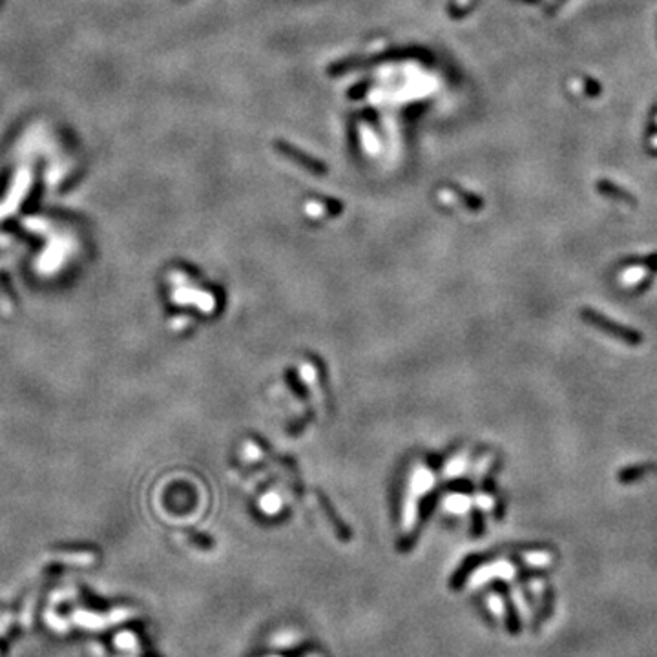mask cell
<instances>
[{
    "mask_svg": "<svg viewBox=\"0 0 657 657\" xmlns=\"http://www.w3.org/2000/svg\"><path fill=\"white\" fill-rule=\"evenodd\" d=\"M579 316H581V320L584 321L586 325L593 327V329H597V331L604 332V334H608L610 338H615V340L622 341V343H627V345L630 347H638L645 341V336H642L641 331H638V329H633V327L630 325H622V323L612 320V318H608L606 314L595 311L592 307H582Z\"/></svg>",
    "mask_w": 657,
    "mask_h": 657,
    "instance_id": "obj_1",
    "label": "cell"
},
{
    "mask_svg": "<svg viewBox=\"0 0 657 657\" xmlns=\"http://www.w3.org/2000/svg\"><path fill=\"white\" fill-rule=\"evenodd\" d=\"M657 473V464L656 462H641V464H632V466H624L622 469H619L618 473V482L622 484V486H628V484H636L641 478L650 477V475H656Z\"/></svg>",
    "mask_w": 657,
    "mask_h": 657,
    "instance_id": "obj_2",
    "label": "cell"
},
{
    "mask_svg": "<svg viewBox=\"0 0 657 657\" xmlns=\"http://www.w3.org/2000/svg\"><path fill=\"white\" fill-rule=\"evenodd\" d=\"M597 190L601 192L602 196L610 197V199L622 201V203H628V205H636V197H633L630 192L622 190L621 186L613 185L610 181H599Z\"/></svg>",
    "mask_w": 657,
    "mask_h": 657,
    "instance_id": "obj_3",
    "label": "cell"
},
{
    "mask_svg": "<svg viewBox=\"0 0 657 657\" xmlns=\"http://www.w3.org/2000/svg\"><path fill=\"white\" fill-rule=\"evenodd\" d=\"M621 267H645L648 274L657 276V252L648 256H628L621 261Z\"/></svg>",
    "mask_w": 657,
    "mask_h": 657,
    "instance_id": "obj_4",
    "label": "cell"
},
{
    "mask_svg": "<svg viewBox=\"0 0 657 657\" xmlns=\"http://www.w3.org/2000/svg\"><path fill=\"white\" fill-rule=\"evenodd\" d=\"M553 602H555V592H553V588L546 586L544 588V593H542V608L541 613H539V619H541V621L550 618V613H552L553 610Z\"/></svg>",
    "mask_w": 657,
    "mask_h": 657,
    "instance_id": "obj_5",
    "label": "cell"
},
{
    "mask_svg": "<svg viewBox=\"0 0 657 657\" xmlns=\"http://www.w3.org/2000/svg\"><path fill=\"white\" fill-rule=\"evenodd\" d=\"M652 283H654V274H648L645 280H641L638 283V287H636V294H641V292H645L648 287L652 285Z\"/></svg>",
    "mask_w": 657,
    "mask_h": 657,
    "instance_id": "obj_6",
    "label": "cell"
}]
</instances>
